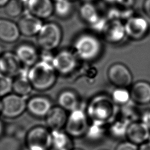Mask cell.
<instances>
[{
	"instance_id": "obj_44",
	"label": "cell",
	"mask_w": 150,
	"mask_h": 150,
	"mask_svg": "<svg viewBox=\"0 0 150 150\" xmlns=\"http://www.w3.org/2000/svg\"><path fill=\"white\" fill-rule=\"evenodd\" d=\"M149 141H150V137H149Z\"/></svg>"
},
{
	"instance_id": "obj_39",
	"label": "cell",
	"mask_w": 150,
	"mask_h": 150,
	"mask_svg": "<svg viewBox=\"0 0 150 150\" xmlns=\"http://www.w3.org/2000/svg\"><path fill=\"white\" fill-rule=\"evenodd\" d=\"M85 2H91V1H93V0H84Z\"/></svg>"
},
{
	"instance_id": "obj_30",
	"label": "cell",
	"mask_w": 150,
	"mask_h": 150,
	"mask_svg": "<svg viewBox=\"0 0 150 150\" xmlns=\"http://www.w3.org/2000/svg\"><path fill=\"white\" fill-rule=\"evenodd\" d=\"M12 81L11 77L0 73V97L6 96L12 90Z\"/></svg>"
},
{
	"instance_id": "obj_31",
	"label": "cell",
	"mask_w": 150,
	"mask_h": 150,
	"mask_svg": "<svg viewBox=\"0 0 150 150\" xmlns=\"http://www.w3.org/2000/svg\"><path fill=\"white\" fill-rule=\"evenodd\" d=\"M137 145L129 141H124L117 145L115 150H138Z\"/></svg>"
},
{
	"instance_id": "obj_10",
	"label": "cell",
	"mask_w": 150,
	"mask_h": 150,
	"mask_svg": "<svg viewBox=\"0 0 150 150\" xmlns=\"http://www.w3.org/2000/svg\"><path fill=\"white\" fill-rule=\"evenodd\" d=\"M126 35L134 40H139L146 35L149 25L148 21L140 16H132L124 23Z\"/></svg>"
},
{
	"instance_id": "obj_27",
	"label": "cell",
	"mask_w": 150,
	"mask_h": 150,
	"mask_svg": "<svg viewBox=\"0 0 150 150\" xmlns=\"http://www.w3.org/2000/svg\"><path fill=\"white\" fill-rule=\"evenodd\" d=\"M111 97L117 105H120L128 104L131 100L129 91L122 87H116L112 92Z\"/></svg>"
},
{
	"instance_id": "obj_23",
	"label": "cell",
	"mask_w": 150,
	"mask_h": 150,
	"mask_svg": "<svg viewBox=\"0 0 150 150\" xmlns=\"http://www.w3.org/2000/svg\"><path fill=\"white\" fill-rule=\"evenodd\" d=\"M59 106L66 111H71L79 108V101L75 92L70 90H63L57 97Z\"/></svg>"
},
{
	"instance_id": "obj_12",
	"label": "cell",
	"mask_w": 150,
	"mask_h": 150,
	"mask_svg": "<svg viewBox=\"0 0 150 150\" xmlns=\"http://www.w3.org/2000/svg\"><path fill=\"white\" fill-rule=\"evenodd\" d=\"M17 25L21 35L25 36H32L38 35L43 23L42 19L26 11L20 18Z\"/></svg>"
},
{
	"instance_id": "obj_29",
	"label": "cell",
	"mask_w": 150,
	"mask_h": 150,
	"mask_svg": "<svg viewBox=\"0 0 150 150\" xmlns=\"http://www.w3.org/2000/svg\"><path fill=\"white\" fill-rule=\"evenodd\" d=\"M23 4L19 0H9L4 6L6 14L13 18L19 16L23 11Z\"/></svg>"
},
{
	"instance_id": "obj_19",
	"label": "cell",
	"mask_w": 150,
	"mask_h": 150,
	"mask_svg": "<svg viewBox=\"0 0 150 150\" xmlns=\"http://www.w3.org/2000/svg\"><path fill=\"white\" fill-rule=\"evenodd\" d=\"M28 70L29 69L23 67L20 73L14 77L12 90L15 94L28 97L33 89L28 77Z\"/></svg>"
},
{
	"instance_id": "obj_5",
	"label": "cell",
	"mask_w": 150,
	"mask_h": 150,
	"mask_svg": "<svg viewBox=\"0 0 150 150\" xmlns=\"http://www.w3.org/2000/svg\"><path fill=\"white\" fill-rule=\"evenodd\" d=\"M26 144L29 150H49L52 146L51 131L42 126L32 128L26 134Z\"/></svg>"
},
{
	"instance_id": "obj_46",
	"label": "cell",
	"mask_w": 150,
	"mask_h": 150,
	"mask_svg": "<svg viewBox=\"0 0 150 150\" xmlns=\"http://www.w3.org/2000/svg\"><path fill=\"white\" fill-rule=\"evenodd\" d=\"M103 150H104V149H103Z\"/></svg>"
},
{
	"instance_id": "obj_4",
	"label": "cell",
	"mask_w": 150,
	"mask_h": 150,
	"mask_svg": "<svg viewBox=\"0 0 150 150\" xmlns=\"http://www.w3.org/2000/svg\"><path fill=\"white\" fill-rule=\"evenodd\" d=\"M37 36L39 47L43 50L51 52L59 46L62 39V30L57 23L47 22L43 23Z\"/></svg>"
},
{
	"instance_id": "obj_42",
	"label": "cell",
	"mask_w": 150,
	"mask_h": 150,
	"mask_svg": "<svg viewBox=\"0 0 150 150\" xmlns=\"http://www.w3.org/2000/svg\"><path fill=\"white\" fill-rule=\"evenodd\" d=\"M58 1V0H52V1L53 2H56V1Z\"/></svg>"
},
{
	"instance_id": "obj_13",
	"label": "cell",
	"mask_w": 150,
	"mask_h": 150,
	"mask_svg": "<svg viewBox=\"0 0 150 150\" xmlns=\"http://www.w3.org/2000/svg\"><path fill=\"white\" fill-rule=\"evenodd\" d=\"M126 137L129 141L141 145L149 140L150 128L142 121L132 122L128 126Z\"/></svg>"
},
{
	"instance_id": "obj_34",
	"label": "cell",
	"mask_w": 150,
	"mask_h": 150,
	"mask_svg": "<svg viewBox=\"0 0 150 150\" xmlns=\"http://www.w3.org/2000/svg\"><path fill=\"white\" fill-rule=\"evenodd\" d=\"M138 150H150V141L141 144Z\"/></svg>"
},
{
	"instance_id": "obj_7",
	"label": "cell",
	"mask_w": 150,
	"mask_h": 150,
	"mask_svg": "<svg viewBox=\"0 0 150 150\" xmlns=\"http://www.w3.org/2000/svg\"><path fill=\"white\" fill-rule=\"evenodd\" d=\"M27 97L15 93L8 94L1 100V114L5 117L13 118L20 116L26 109Z\"/></svg>"
},
{
	"instance_id": "obj_8",
	"label": "cell",
	"mask_w": 150,
	"mask_h": 150,
	"mask_svg": "<svg viewBox=\"0 0 150 150\" xmlns=\"http://www.w3.org/2000/svg\"><path fill=\"white\" fill-rule=\"evenodd\" d=\"M52 64L57 73L62 75H67L76 69L77 65V57L74 52L63 49L53 56Z\"/></svg>"
},
{
	"instance_id": "obj_3",
	"label": "cell",
	"mask_w": 150,
	"mask_h": 150,
	"mask_svg": "<svg viewBox=\"0 0 150 150\" xmlns=\"http://www.w3.org/2000/svg\"><path fill=\"white\" fill-rule=\"evenodd\" d=\"M73 47L74 53L77 58L91 61L99 56L102 45L97 36L90 33H83L77 37Z\"/></svg>"
},
{
	"instance_id": "obj_32",
	"label": "cell",
	"mask_w": 150,
	"mask_h": 150,
	"mask_svg": "<svg viewBox=\"0 0 150 150\" xmlns=\"http://www.w3.org/2000/svg\"><path fill=\"white\" fill-rule=\"evenodd\" d=\"M117 3L125 8H129L134 3V0H118Z\"/></svg>"
},
{
	"instance_id": "obj_20",
	"label": "cell",
	"mask_w": 150,
	"mask_h": 150,
	"mask_svg": "<svg viewBox=\"0 0 150 150\" xmlns=\"http://www.w3.org/2000/svg\"><path fill=\"white\" fill-rule=\"evenodd\" d=\"M68 115L60 106L52 107L46 116V122L51 130L62 129L66 125Z\"/></svg>"
},
{
	"instance_id": "obj_11",
	"label": "cell",
	"mask_w": 150,
	"mask_h": 150,
	"mask_svg": "<svg viewBox=\"0 0 150 150\" xmlns=\"http://www.w3.org/2000/svg\"><path fill=\"white\" fill-rule=\"evenodd\" d=\"M23 65L15 53L5 52L0 55V73L11 77L20 73Z\"/></svg>"
},
{
	"instance_id": "obj_45",
	"label": "cell",
	"mask_w": 150,
	"mask_h": 150,
	"mask_svg": "<svg viewBox=\"0 0 150 150\" xmlns=\"http://www.w3.org/2000/svg\"><path fill=\"white\" fill-rule=\"evenodd\" d=\"M70 1H73V0H70Z\"/></svg>"
},
{
	"instance_id": "obj_1",
	"label": "cell",
	"mask_w": 150,
	"mask_h": 150,
	"mask_svg": "<svg viewBox=\"0 0 150 150\" xmlns=\"http://www.w3.org/2000/svg\"><path fill=\"white\" fill-rule=\"evenodd\" d=\"M117 105L111 97L100 94L89 102L86 113L92 122L106 124L114 120L117 112Z\"/></svg>"
},
{
	"instance_id": "obj_26",
	"label": "cell",
	"mask_w": 150,
	"mask_h": 150,
	"mask_svg": "<svg viewBox=\"0 0 150 150\" xmlns=\"http://www.w3.org/2000/svg\"><path fill=\"white\" fill-rule=\"evenodd\" d=\"M72 11L70 0H58L54 2V13L60 18L68 17Z\"/></svg>"
},
{
	"instance_id": "obj_18",
	"label": "cell",
	"mask_w": 150,
	"mask_h": 150,
	"mask_svg": "<svg viewBox=\"0 0 150 150\" xmlns=\"http://www.w3.org/2000/svg\"><path fill=\"white\" fill-rule=\"evenodd\" d=\"M131 98L137 104L144 105L150 103V83L145 81L135 83L129 91Z\"/></svg>"
},
{
	"instance_id": "obj_38",
	"label": "cell",
	"mask_w": 150,
	"mask_h": 150,
	"mask_svg": "<svg viewBox=\"0 0 150 150\" xmlns=\"http://www.w3.org/2000/svg\"><path fill=\"white\" fill-rule=\"evenodd\" d=\"M19 1H20L21 2H22L23 3H26L28 1V0H19Z\"/></svg>"
},
{
	"instance_id": "obj_15",
	"label": "cell",
	"mask_w": 150,
	"mask_h": 150,
	"mask_svg": "<svg viewBox=\"0 0 150 150\" xmlns=\"http://www.w3.org/2000/svg\"><path fill=\"white\" fill-rule=\"evenodd\" d=\"M51 100L44 96H35L27 101L26 109L33 116L46 117L52 108Z\"/></svg>"
},
{
	"instance_id": "obj_6",
	"label": "cell",
	"mask_w": 150,
	"mask_h": 150,
	"mask_svg": "<svg viewBox=\"0 0 150 150\" xmlns=\"http://www.w3.org/2000/svg\"><path fill=\"white\" fill-rule=\"evenodd\" d=\"M88 126L86 112L78 108L70 111L65 128L66 131L71 137L79 138L86 135Z\"/></svg>"
},
{
	"instance_id": "obj_43",
	"label": "cell",
	"mask_w": 150,
	"mask_h": 150,
	"mask_svg": "<svg viewBox=\"0 0 150 150\" xmlns=\"http://www.w3.org/2000/svg\"><path fill=\"white\" fill-rule=\"evenodd\" d=\"M24 150H29V149H28V148H26V149H24Z\"/></svg>"
},
{
	"instance_id": "obj_33",
	"label": "cell",
	"mask_w": 150,
	"mask_h": 150,
	"mask_svg": "<svg viewBox=\"0 0 150 150\" xmlns=\"http://www.w3.org/2000/svg\"><path fill=\"white\" fill-rule=\"evenodd\" d=\"M143 10L145 15L150 19V0H144Z\"/></svg>"
},
{
	"instance_id": "obj_9",
	"label": "cell",
	"mask_w": 150,
	"mask_h": 150,
	"mask_svg": "<svg viewBox=\"0 0 150 150\" xmlns=\"http://www.w3.org/2000/svg\"><path fill=\"white\" fill-rule=\"evenodd\" d=\"M107 77L110 82L116 87L127 88L132 84V76L124 64L115 63L108 69Z\"/></svg>"
},
{
	"instance_id": "obj_21",
	"label": "cell",
	"mask_w": 150,
	"mask_h": 150,
	"mask_svg": "<svg viewBox=\"0 0 150 150\" xmlns=\"http://www.w3.org/2000/svg\"><path fill=\"white\" fill-rule=\"evenodd\" d=\"M21 35L18 25L13 21L0 18V40L5 43L16 42Z\"/></svg>"
},
{
	"instance_id": "obj_22",
	"label": "cell",
	"mask_w": 150,
	"mask_h": 150,
	"mask_svg": "<svg viewBox=\"0 0 150 150\" xmlns=\"http://www.w3.org/2000/svg\"><path fill=\"white\" fill-rule=\"evenodd\" d=\"M52 147L54 150H72L73 142L71 137L62 129L51 130Z\"/></svg>"
},
{
	"instance_id": "obj_14",
	"label": "cell",
	"mask_w": 150,
	"mask_h": 150,
	"mask_svg": "<svg viewBox=\"0 0 150 150\" xmlns=\"http://www.w3.org/2000/svg\"><path fill=\"white\" fill-rule=\"evenodd\" d=\"M26 11L40 19H47L54 13L52 0H28L25 3Z\"/></svg>"
},
{
	"instance_id": "obj_47",
	"label": "cell",
	"mask_w": 150,
	"mask_h": 150,
	"mask_svg": "<svg viewBox=\"0 0 150 150\" xmlns=\"http://www.w3.org/2000/svg\"><path fill=\"white\" fill-rule=\"evenodd\" d=\"M53 150H54V149H53Z\"/></svg>"
},
{
	"instance_id": "obj_16",
	"label": "cell",
	"mask_w": 150,
	"mask_h": 150,
	"mask_svg": "<svg viewBox=\"0 0 150 150\" xmlns=\"http://www.w3.org/2000/svg\"><path fill=\"white\" fill-rule=\"evenodd\" d=\"M15 53L22 64L29 67L35 64L39 57L36 48L32 44L28 43H23L18 45L16 47Z\"/></svg>"
},
{
	"instance_id": "obj_25",
	"label": "cell",
	"mask_w": 150,
	"mask_h": 150,
	"mask_svg": "<svg viewBox=\"0 0 150 150\" xmlns=\"http://www.w3.org/2000/svg\"><path fill=\"white\" fill-rule=\"evenodd\" d=\"M104 124L92 122V124L88 126V129L85 135L87 138L93 141H98L101 139L107 132Z\"/></svg>"
},
{
	"instance_id": "obj_36",
	"label": "cell",
	"mask_w": 150,
	"mask_h": 150,
	"mask_svg": "<svg viewBox=\"0 0 150 150\" xmlns=\"http://www.w3.org/2000/svg\"><path fill=\"white\" fill-rule=\"evenodd\" d=\"M4 124H3L2 122L0 120V136L2 134V133L4 132Z\"/></svg>"
},
{
	"instance_id": "obj_24",
	"label": "cell",
	"mask_w": 150,
	"mask_h": 150,
	"mask_svg": "<svg viewBox=\"0 0 150 150\" xmlns=\"http://www.w3.org/2000/svg\"><path fill=\"white\" fill-rule=\"evenodd\" d=\"M79 13L81 19L90 26L96 23L101 18L96 6L91 2H85L80 6Z\"/></svg>"
},
{
	"instance_id": "obj_2",
	"label": "cell",
	"mask_w": 150,
	"mask_h": 150,
	"mask_svg": "<svg viewBox=\"0 0 150 150\" xmlns=\"http://www.w3.org/2000/svg\"><path fill=\"white\" fill-rule=\"evenodd\" d=\"M57 73L52 63L40 60L30 67L28 77L33 89L45 91L54 86L57 79Z\"/></svg>"
},
{
	"instance_id": "obj_17",
	"label": "cell",
	"mask_w": 150,
	"mask_h": 150,
	"mask_svg": "<svg viewBox=\"0 0 150 150\" xmlns=\"http://www.w3.org/2000/svg\"><path fill=\"white\" fill-rule=\"evenodd\" d=\"M103 33L107 42L112 43H119L126 36L124 23L120 20H111L107 22Z\"/></svg>"
},
{
	"instance_id": "obj_37",
	"label": "cell",
	"mask_w": 150,
	"mask_h": 150,
	"mask_svg": "<svg viewBox=\"0 0 150 150\" xmlns=\"http://www.w3.org/2000/svg\"><path fill=\"white\" fill-rule=\"evenodd\" d=\"M106 1H107L108 2H110V3H117L118 0H105Z\"/></svg>"
},
{
	"instance_id": "obj_40",
	"label": "cell",
	"mask_w": 150,
	"mask_h": 150,
	"mask_svg": "<svg viewBox=\"0 0 150 150\" xmlns=\"http://www.w3.org/2000/svg\"><path fill=\"white\" fill-rule=\"evenodd\" d=\"M0 114H1V100H0Z\"/></svg>"
},
{
	"instance_id": "obj_41",
	"label": "cell",
	"mask_w": 150,
	"mask_h": 150,
	"mask_svg": "<svg viewBox=\"0 0 150 150\" xmlns=\"http://www.w3.org/2000/svg\"><path fill=\"white\" fill-rule=\"evenodd\" d=\"M72 150H83V149H80V148H76V149H73Z\"/></svg>"
},
{
	"instance_id": "obj_28",
	"label": "cell",
	"mask_w": 150,
	"mask_h": 150,
	"mask_svg": "<svg viewBox=\"0 0 150 150\" xmlns=\"http://www.w3.org/2000/svg\"><path fill=\"white\" fill-rule=\"evenodd\" d=\"M129 124L122 119L115 121L111 124L109 128V132L115 138H121L126 136Z\"/></svg>"
},
{
	"instance_id": "obj_35",
	"label": "cell",
	"mask_w": 150,
	"mask_h": 150,
	"mask_svg": "<svg viewBox=\"0 0 150 150\" xmlns=\"http://www.w3.org/2000/svg\"><path fill=\"white\" fill-rule=\"evenodd\" d=\"M9 1V0H0V7L5 6V5Z\"/></svg>"
}]
</instances>
